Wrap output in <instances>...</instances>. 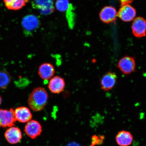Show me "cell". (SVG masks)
I'll list each match as a JSON object with an SVG mask.
<instances>
[{
	"label": "cell",
	"instance_id": "cell-15",
	"mask_svg": "<svg viewBox=\"0 0 146 146\" xmlns=\"http://www.w3.org/2000/svg\"><path fill=\"white\" fill-rule=\"evenodd\" d=\"M117 143L120 146H129L132 144L133 140L132 135L128 131H121L117 134Z\"/></svg>",
	"mask_w": 146,
	"mask_h": 146
},
{
	"label": "cell",
	"instance_id": "cell-21",
	"mask_svg": "<svg viewBox=\"0 0 146 146\" xmlns=\"http://www.w3.org/2000/svg\"><path fill=\"white\" fill-rule=\"evenodd\" d=\"M2 103V98L1 96H0V105Z\"/></svg>",
	"mask_w": 146,
	"mask_h": 146
},
{
	"label": "cell",
	"instance_id": "cell-20",
	"mask_svg": "<svg viewBox=\"0 0 146 146\" xmlns=\"http://www.w3.org/2000/svg\"><path fill=\"white\" fill-rule=\"evenodd\" d=\"M67 146H81L78 144L75 143H72L68 144Z\"/></svg>",
	"mask_w": 146,
	"mask_h": 146
},
{
	"label": "cell",
	"instance_id": "cell-1",
	"mask_svg": "<svg viewBox=\"0 0 146 146\" xmlns=\"http://www.w3.org/2000/svg\"><path fill=\"white\" fill-rule=\"evenodd\" d=\"M48 99L46 90L42 87H36L33 90L29 97L28 105L32 110L41 111L46 105Z\"/></svg>",
	"mask_w": 146,
	"mask_h": 146
},
{
	"label": "cell",
	"instance_id": "cell-13",
	"mask_svg": "<svg viewBox=\"0 0 146 146\" xmlns=\"http://www.w3.org/2000/svg\"><path fill=\"white\" fill-rule=\"evenodd\" d=\"M5 136L7 141L11 144L19 143L22 138L21 129L14 126L10 127L5 131Z\"/></svg>",
	"mask_w": 146,
	"mask_h": 146
},
{
	"label": "cell",
	"instance_id": "cell-12",
	"mask_svg": "<svg viewBox=\"0 0 146 146\" xmlns=\"http://www.w3.org/2000/svg\"><path fill=\"white\" fill-rule=\"evenodd\" d=\"M38 74L40 78L45 81L50 80L54 76L55 70L54 66L49 63L41 64L39 67Z\"/></svg>",
	"mask_w": 146,
	"mask_h": 146
},
{
	"label": "cell",
	"instance_id": "cell-16",
	"mask_svg": "<svg viewBox=\"0 0 146 146\" xmlns=\"http://www.w3.org/2000/svg\"><path fill=\"white\" fill-rule=\"evenodd\" d=\"M5 6L9 10L18 11L22 9L28 0H3Z\"/></svg>",
	"mask_w": 146,
	"mask_h": 146
},
{
	"label": "cell",
	"instance_id": "cell-19",
	"mask_svg": "<svg viewBox=\"0 0 146 146\" xmlns=\"http://www.w3.org/2000/svg\"><path fill=\"white\" fill-rule=\"evenodd\" d=\"M121 3V5L126 4H130L134 0H119Z\"/></svg>",
	"mask_w": 146,
	"mask_h": 146
},
{
	"label": "cell",
	"instance_id": "cell-18",
	"mask_svg": "<svg viewBox=\"0 0 146 146\" xmlns=\"http://www.w3.org/2000/svg\"><path fill=\"white\" fill-rule=\"evenodd\" d=\"M56 7L61 12H64L67 10L69 5L68 0H57L56 2Z\"/></svg>",
	"mask_w": 146,
	"mask_h": 146
},
{
	"label": "cell",
	"instance_id": "cell-6",
	"mask_svg": "<svg viewBox=\"0 0 146 146\" xmlns=\"http://www.w3.org/2000/svg\"><path fill=\"white\" fill-rule=\"evenodd\" d=\"M136 15L135 9L130 4L122 5L119 10L117 15L124 22H130L135 19Z\"/></svg>",
	"mask_w": 146,
	"mask_h": 146
},
{
	"label": "cell",
	"instance_id": "cell-14",
	"mask_svg": "<svg viewBox=\"0 0 146 146\" xmlns=\"http://www.w3.org/2000/svg\"><path fill=\"white\" fill-rule=\"evenodd\" d=\"M16 120L22 123H27L31 120L32 115L28 108L25 107L17 108L14 110Z\"/></svg>",
	"mask_w": 146,
	"mask_h": 146
},
{
	"label": "cell",
	"instance_id": "cell-2",
	"mask_svg": "<svg viewBox=\"0 0 146 146\" xmlns=\"http://www.w3.org/2000/svg\"><path fill=\"white\" fill-rule=\"evenodd\" d=\"M117 67L123 74L128 75L136 71L135 60L132 56H123L119 61Z\"/></svg>",
	"mask_w": 146,
	"mask_h": 146
},
{
	"label": "cell",
	"instance_id": "cell-5",
	"mask_svg": "<svg viewBox=\"0 0 146 146\" xmlns=\"http://www.w3.org/2000/svg\"><path fill=\"white\" fill-rule=\"evenodd\" d=\"M117 76L112 72H107L102 76L100 80V85L102 90L109 91L112 89L117 82Z\"/></svg>",
	"mask_w": 146,
	"mask_h": 146
},
{
	"label": "cell",
	"instance_id": "cell-11",
	"mask_svg": "<svg viewBox=\"0 0 146 146\" xmlns=\"http://www.w3.org/2000/svg\"><path fill=\"white\" fill-rule=\"evenodd\" d=\"M25 131L27 136L33 139L41 134V126L36 120H31L25 125Z\"/></svg>",
	"mask_w": 146,
	"mask_h": 146
},
{
	"label": "cell",
	"instance_id": "cell-3",
	"mask_svg": "<svg viewBox=\"0 0 146 146\" xmlns=\"http://www.w3.org/2000/svg\"><path fill=\"white\" fill-rule=\"evenodd\" d=\"M16 121L13 109H0V127H13Z\"/></svg>",
	"mask_w": 146,
	"mask_h": 146
},
{
	"label": "cell",
	"instance_id": "cell-7",
	"mask_svg": "<svg viewBox=\"0 0 146 146\" xmlns=\"http://www.w3.org/2000/svg\"><path fill=\"white\" fill-rule=\"evenodd\" d=\"M64 79L59 76H54L49 81L48 87L50 92L55 94L62 92L65 87Z\"/></svg>",
	"mask_w": 146,
	"mask_h": 146
},
{
	"label": "cell",
	"instance_id": "cell-10",
	"mask_svg": "<svg viewBox=\"0 0 146 146\" xmlns=\"http://www.w3.org/2000/svg\"><path fill=\"white\" fill-rule=\"evenodd\" d=\"M39 25V19L34 15L25 16L22 21V25L25 31L31 32L38 28Z\"/></svg>",
	"mask_w": 146,
	"mask_h": 146
},
{
	"label": "cell",
	"instance_id": "cell-4",
	"mask_svg": "<svg viewBox=\"0 0 146 146\" xmlns=\"http://www.w3.org/2000/svg\"><path fill=\"white\" fill-rule=\"evenodd\" d=\"M32 4L33 8L43 15L52 13L54 11L53 0H32Z\"/></svg>",
	"mask_w": 146,
	"mask_h": 146
},
{
	"label": "cell",
	"instance_id": "cell-8",
	"mask_svg": "<svg viewBox=\"0 0 146 146\" xmlns=\"http://www.w3.org/2000/svg\"><path fill=\"white\" fill-rule=\"evenodd\" d=\"M132 29L134 35L136 37L141 38L146 36V21L143 17H138L133 21Z\"/></svg>",
	"mask_w": 146,
	"mask_h": 146
},
{
	"label": "cell",
	"instance_id": "cell-9",
	"mask_svg": "<svg viewBox=\"0 0 146 146\" xmlns=\"http://www.w3.org/2000/svg\"><path fill=\"white\" fill-rule=\"evenodd\" d=\"M117 16V13L114 7L108 6L104 7L100 11V17L104 23L107 24L115 21Z\"/></svg>",
	"mask_w": 146,
	"mask_h": 146
},
{
	"label": "cell",
	"instance_id": "cell-17",
	"mask_svg": "<svg viewBox=\"0 0 146 146\" xmlns=\"http://www.w3.org/2000/svg\"><path fill=\"white\" fill-rule=\"evenodd\" d=\"M11 78L6 70H0V89H5L10 84Z\"/></svg>",
	"mask_w": 146,
	"mask_h": 146
}]
</instances>
